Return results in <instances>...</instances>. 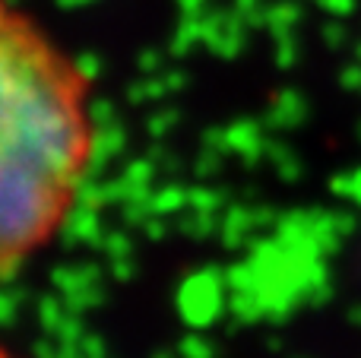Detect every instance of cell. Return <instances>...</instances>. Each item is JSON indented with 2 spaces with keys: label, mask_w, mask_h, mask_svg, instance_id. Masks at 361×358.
I'll list each match as a JSON object with an SVG mask.
<instances>
[{
  "label": "cell",
  "mask_w": 361,
  "mask_h": 358,
  "mask_svg": "<svg viewBox=\"0 0 361 358\" xmlns=\"http://www.w3.org/2000/svg\"><path fill=\"white\" fill-rule=\"evenodd\" d=\"M0 270L13 279L54 241L92 162L89 76L35 16H0Z\"/></svg>",
  "instance_id": "6da1fadb"
},
{
  "label": "cell",
  "mask_w": 361,
  "mask_h": 358,
  "mask_svg": "<svg viewBox=\"0 0 361 358\" xmlns=\"http://www.w3.org/2000/svg\"><path fill=\"white\" fill-rule=\"evenodd\" d=\"M0 358H19V355H13V352H10V349H6V352H4V355H0Z\"/></svg>",
  "instance_id": "7a4b0ae2"
}]
</instances>
